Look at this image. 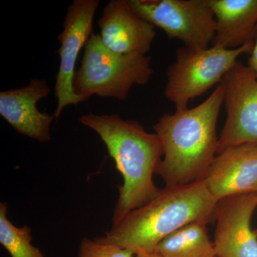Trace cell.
<instances>
[{"instance_id":"cell-5","label":"cell","mask_w":257,"mask_h":257,"mask_svg":"<svg viewBox=\"0 0 257 257\" xmlns=\"http://www.w3.org/2000/svg\"><path fill=\"white\" fill-rule=\"evenodd\" d=\"M253 46L254 41L234 50L213 45L202 50L180 47L167 68L166 98L176 109H187L189 101L220 84L240 56L250 55Z\"/></svg>"},{"instance_id":"cell-18","label":"cell","mask_w":257,"mask_h":257,"mask_svg":"<svg viewBox=\"0 0 257 257\" xmlns=\"http://www.w3.org/2000/svg\"><path fill=\"white\" fill-rule=\"evenodd\" d=\"M135 257H161L159 256L158 254H157L156 253L154 252H150V253H138V254H136V256Z\"/></svg>"},{"instance_id":"cell-6","label":"cell","mask_w":257,"mask_h":257,"mask_svg":"<svg viewBox=\"0 0 257 257\" xmlns=\"http://www.w3.org/2000/svg\"><path fill=\"white\" fill-rule=\"evenodd\" d=\"M140 18L162 29L170 40L195 50L209 47L216 20L208 0H127Z\"/></svg>"},{"instance_id":"cell-2","label":"cell","mask_w":257,"mask_h":257,"mask_svg":"<svg viewBox=\"0 0 257 257\" xmlns=\"http://www.w3.org/2000/svg\"><path fill=\"white\" fill-rule=\"evenodd\" d=\"M218 200L204 179L161 189L155 199L130 211L99 239L131 250L153 252L159 243L186 225L214 221Z\"/></svg>"},{"instance_id":"cell-15","label":"cell","mask_w":257,"mask_h":257,"mask_svg":"<svg viewBox=\"0 0 257 257\" xmlns=\"http://www.w3.org/2000/svg\"><path fill=\"white\" fill-rule=\"evenodd\" d=\"M8 206L0 204V243L11 257H45L32 244V229L28 225L15 226L8 217Z\"/></svg>"},{"instance_id":"cell-10","label":"cell","mask_w":257,"mask_h":257,"mask_svg":"<svg viewBox=\"0 0 257 257\" xmlns=\"http://www.w3.org/2000/svg\"><path fill=\"white\" fill-rule=\"evenodd\" d=\"M203 179L218 201L257 192V145L243 144L222 150L216 155Z\"/></svg>"},{"instance_id":"cell-16","label":"cell","mask_w":257,"mask_h":257,"mask_svg":"<svg viewBox=\"0 0 257 257\" xmlns=\"http://www.w3.org/2000/svg\"><path fill=\"white\" fill-rule=\"evenodd\" d=\"M131 250L106 242L99 237L84 238L79 245L77 257H135Z\"/></svg>"},{"instance_id":"cell-19","label":"cell","mask_w":257,"mask_h":257,"mask_svg":"<svg viewBox=\"0 0 257 257\" xmlns=\"http://www.w3.org/2000/svg\"><path fill=\"white\" fill-rule=\"evenodd\" d=\"M254 231H255V233H256V235H257V229H255L254 230Z\"/></svg>"},{"instance_id":"cell-13","label":"cell","mask_w":257,"mask_h":257,"mask_svg":"<svg viewBox=\"0 0 257 257\" xmlns=\"http://www.w3.org/2000/svg\"><path fill=\"white\" fill-rule=\"evenodd\" d=\"M216 20L211 45L230 50L253 42L257 26V0H208Z\"/></svg>"},{"instance_id":"cell-7","label":"cell","mask_w":257,"mask_h":257,"mask_svg":"<svg viewBox=\"0 0 257 257\" xmlns=\"http://www.w3.org/2000/svg\"><path fill=\"white\" fill-rule=\"evenodd\" d=\"M226 119L218 140L217 154L234 145H257V78L238 62L224 76Z\"/></svg>"},{"instance_id":"cell-17","label":"cell","mask_w":257,"mask_h":257,"mask_svg":"<svg viewBox=\"0 0 257 257\" xmlns=\"http://www.w3.org/2000/svg\"><path fill=\"white\" fill-rule=\"evenodd\" d=\"M247 67L252 71L253 73L255 74L257 78V26L256 35H255L254 46H253V50L250 54Z\"/></svg>"},{"instance_id":"cell-8","label":"cell","mask_w":257,"mask_h":257,"mask_svg":"<svg viewBox=\"0 0 257 257\" xmlns=\"http://www.w3.org/2000/svg\"><path fill=\"white\" fill-rule=\"evenodd\" d=\"M99 4V0H74L67 8L63 30L58 36L60 61L55 87L57 106L53 115L56 119L60 118L64 108L86 101L74 91L75 66L79 52L94 33L93 19Z\"/></svg>"},{"instance_id":"cell-9","label":"cell","mask_w":257,"mask_h":257,"mask_svg":"<svg viewBox=\"0 0 257 257\" xmlns=\"http://www.w3.org/2000/svg\"><path fill=\"white\" fill-rule=\"evenodd\" d=\"M256 207L257 192L218 201L213 241L216 257H257V235L251 226Z\"/></svg>"},{"instance_id":"cell-12","label":"cell","mask_w":257,"mask_h":257,"mask_svg":"<svg viewBox=\"0 0 257 257\" xmlns=\"http://www.w3.org/2000/svg\"><path fill=\"white\" fill-rule=\"evenodd\" d=\"M46 80L32 79L25 87L0 92V114L15 131L40 143L51 140L54 115L42 112L37 103L50 93Z\"/></svg>"},{"instance_id":"cell-3","label":"cell","mask_w":257,"mask_h":257,"mask_svg":"<svg viewBox=\"0 0 257 257\" xmlns=\"http://www.w3.org/2000/svg\"><path fill=\"white\" fill-rule=\"evenodd\" d=\"M79 121L99 135L123 177L112 224L160 194L153 177L164 152L156 134L147 133L138 121L122 119L118 114H88Z\"/></svg>"},{"instance_id":"cell-1","label":"cell","mask_w":257,"mask_h":257,"mask_svg":"<svg viewBox=\"0 0 257 257\" xmlns=\"http://www.w3.org/2000/svg\"><path fill=\"white\" fill-rule=\"evenodd\" d=\"M224 94L220 83L199 105L163 115L154 126L164 152L156 175L166 186L184 185L204 178L217 155L216 124Z\"/></svg>"},{"instance_id":"cell-11","label":"cell","mask_w":257,"mask_h":257,"mask_svg":"<svg viewBox=\"0 0 257 257\" xmlns=\"http://www.w3.org/2000/svg\"><path fill=\"white\" fill-rule=\"evenodd\" d=\"M97 24L103 44L123 55H146L156 37L155 27L137 15L127 0L109 2Z\"/></svg>"},{"instance_id":"cell-14","label":"cell","mask_w":257,"mask_h":257,"mask_svg":"<svg viewBox=\"0 0 257 257\" xmlns=\"http://www.w3.org/2000/svg\"><path fill=\"white\" fill-rule=\"evenodd\" d=\"M207 224L196 221L186 225L159 243L154 252L161 257H216Z\"/></svg>"},{"instance_id":"cell-4","label":"cell","mask_w":257,"mask_h":257,"mask_svg":"<svg viewBox=\"0 0 257 257\" xmlns=\"http://www.w3.org/2000/svg\"><path fill=\"white\" fill-rule=\"evenodd\" d=\"M153 73L150 57L115 52L103 44L99 35L93 33L76 71L74 91L86 100L98 95L124 101L134 85H145Z\"/></svg>"}]
</instances>
